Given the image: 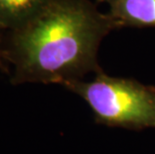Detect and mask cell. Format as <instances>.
Wrapping results in <instances>:
<instances>
[{
    "instance_id": "6da1fadb",
    "label": "cell",
    "mask_w": 155,
    "mask_h": 154,
    "mask_svg": "<svg viewBox=\"0 0 155 154\" xmlns=\"http://www.w3.org/2000/svg\"><path fill=\"white\" fill-rule=\"evenodd\" d=\"M117 29L89 0H49L13 31L5 56L14 65L12 81L61 84L101 71L97 60L105 36Z\"/></svg>"
},
{
    "instance_id": "7a4b0ae2",
    "label": "cell",
    "mask_w": 155,
    "mask_h": 154,
    "mask_svg": "<svg viewBox=\"0 0 155 154\" xmlns=\"http://www.w3.org/2000/svg\"><path fill=\"white\" fill-rule=\"evenodd\" d=\"M63 86L88 104L97 124L128 130L155 128L153 85L101 70L90 81L76 80Z\"/></svg>"
},
{
    "instance_id": "3957f363",
    "label": "cell",
    "mask_w": 155,
    "mask_h": 154,
    "mask_svg": "<svg viewBox=\"0 0 155 154\" xmlns=\"http://www.w3.org/2000/svg\"><path fill=\"white\" fill-rule=\"evenodd\" d=\"M108 6L107 14L122 27H155V0H98Z\"/></svg>"
},
{
    "instance_id": "277c9868",
    "label": "cell",
    "mask_w": 155,
    "mask_h": 154,
    "mask_svg": "<svg viewBox=\"0 0 155 154\" xmlns=\"http://www.w3.org/2000/svg\"><path fill=\"white\" fill-rule=\"evenodd\" d=\"M49 0H0V28L15 30L37 13Z\"/></svg>"
},
{
    "instance_id": "5b68a950",
    "label": "cell",
    "mask_w": 155,
    "mask_h": 154,
    "mask_svg": "<svg viewBox=\"0 0 155 154\" xmlns=\"http://www.w3.org/2000/svg\"><path fill=\"white\" fill-rule=\"evenodd\" d=\"M0 55H1V52H0Z\"/></svg>"
}]
</instances>
